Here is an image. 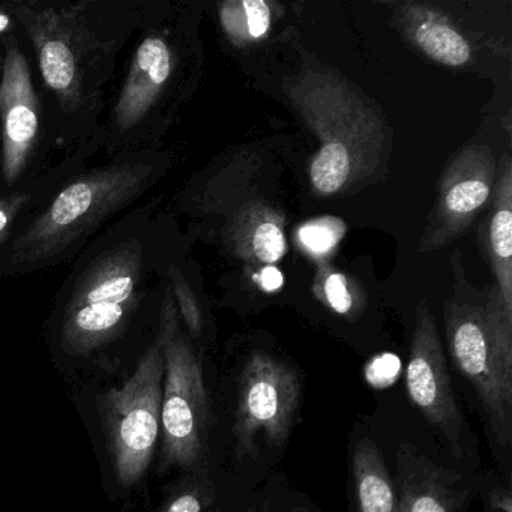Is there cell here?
Masks as SVG:
<instances>
[{
    "label": "cell",
    "mask_w": 512,
    "mask_h": 512,
    "mask_svg": "<svg viewBox=\"0 0 512 512\" xmlns=\"http://www.w3.org/2000/svg\"><path fill=\"white\" fill-rule=\"evenodd\" d=\"M283 88L319 139L308 167L317 194L344 193L379 172L388 145L386 122L352 83L328 68L305 65Z\"/></svg>",
    "instance_id": "cell-1"
},
{
    "label": "cell",
    "mask_w": 512,
    "mask_h": 512,
    "mask_svg": "<svg viewBox=\"0 0 512 512\" xmlns=\"http://www.w3.org/2000/svg\"><path fill=\"white\" fill-rule=\"evenodd\" d=\"M446 337L452 359L481 400L500 446L512 437V313L497 286L482 302L446 305Z\"/></svg>",
    "instance_id": "cell-2"
},
{
    "label": "cell",
    "mask_w": 512,
    "mask_h": 512,
    "mask_svg": "<svg viewBox=\"0 0 512 512\" xmlns=\"http://www.w3.org/2000/svg\"><path fill=\"white\" fill-rule=\"evenodd\" d=\"M146 163H124L71 182L17 238L8 265L34 269L50 262L140 196L151 176Z\"/></svg>",
    "instance_id": "cell-3"
},
{
    "label": "cell",
    "mask_w": 512,
    "mask_h": 512,
    "mask_svg": "<svg viewBox=\"0 0 512 512\" xmlns=\"http://www.w3.org/2000/svg\"><path fill=\"white\" fill-rule=\"evenodd\" d=\"M142 248L127 242L92 263L77 281L62 322L65 347L86 355L121 334L139 301Z\"/></svg>",
    "instance_id": "cell-4"
},
{
    "label": "cell",
    "mask_w": 512,
    "mask_h": 512,
    "mask_svg": "<svg viewBox=\"0 0 512 512\" xmlns=\"http://www.w3.org/2000/svg\"><path fill=\"white\" fill-rule=\"evenodd\" d=\"M163 379L164 346L158 338L130 380L101 397L107 446L122 487L136 485L151 466L161 430Z\"/></svg>",
    "instance_id": "cell-5"
},
{
    "label": "cell",
    "mask_w": 512,
    "mask_h": 512,
    "mask_svg": "<svg viewBox=\"0 0 512 512\" xmlns=\"http://www.w3.org/2000/svg\"><path fill=\"white\" fill-rule=\"evenodd\" d=\"M176 313L175 298L169 289L164 296L158 335L164 346L163 460L167 466L193 467L205 451L208 398L199 359L179 332Z\"/></svg>",
    "instance_id": "cell-6"
},
{
    "label": "cell",
    "mask_w": 512,
    "mask_h": 512,
    "mask_svg": "<svg viewBox=\"0 0 512 512\" xmlns=\"http://www.w3.org/2000/svg\"><path fill=\"white\" fill-rule=\"evenodd\" d=\"M16 16L37 50L47 88L65 110L80 109L88 95L89 71L97 41L73 11L19 4Z\"/></svg>",
    "instance_id": "cell-7"
},
{
    "label": "cell",
    "mask_w": 512,
    "mask_h": 512,
    "mask_svg": "<svg viewBox=\"0 0 512 512\" xmlns=\"http://www.w3.org/2000/svg\"><path fill=\"white\" fill-rule=\"evenodd\" d=\"M301 397L298 376L265 352L245 362L239 385L235 434L239 448L253 452L260 439L281 445L289 436Z\"/></svg>",
    "instance_id": "cell-8"
},
{
    "label": "cell",
    "mask_w": 512,
    "mask_h": 512,
    "mask_svg": "<svg viewBox=\"0 0 512 512\" xmlns=\"http://www.w3.org/2000/svg\"><path fill=\"white\" fill-rule=\"evenodd\" d=\"M496 182V160L488 146L476 143L460 149L440 179L436 206L430 215L422 250L443 247L466 232Z\"/></svg>",
    "instance_id": "cell-9"
},
{
    "label": "cell",
    "mask_w": 512,
    "mask_h": 512,
    "mask_svg": "<svg viewBox=\"0 0 512 512\" xmlns=\"http://www.w3.org/2000/svg\"><path fill=\"white\" fill-rule=\"evenodd\" d=\"M406 385L413 404L430 424L442 430L455 449L461 437V416L446 370L445 355L433 314L419 305L407 362Z\"/></svg>",
    "instance_id": "cell-10"
},
{
    "label": "cell",
    "mask_w": 512,
    "mask_h": 512,
    "mask_svg": "<svg viewBox=\"0 0 512 512\" xmlns=\"http://www.w3.org/2000/svg\"><path fill=\"white\" fill-rule=\"evenodd\" d=\"M0 127L4 176L14 184L22 175L40 133V104L28 61L16 44L8 46L0 80Z\"/></svg>",
    "instance_id": "cell-11"
},
{
    "label": "cell",
    "mask_w": 512,
    "mask_h": 512,
    "mask_svg": "<svg viewBox=\"0 0 512 512\" xmlns=\"http://www.w3.org/2000/svg\"><path fill=\"white\" fill-rule=\"evenodd\" d=\"M173 70L169 44L161 37H148L131 59L127 79L116 103L119 130L128 131L140 124L160 98Z\"/></svg>",
    "instance_id": "cell-12"
},
{
    "label": "cell",
    "mask_w": 512,
    "mask_h": 512,
    "mask_svg": "<svg viewBox=\"0 0 512 512\" xmlns=\"http://www.w3.org/2000/svg\"><path fill=\"white\" fill-rule=\"evenodd\" d=\"M493 208L488 221L487 251L497 289L512 313V164L505 155L494 182Z\"/></svg>",
    "instance_id": "cell-13"
},
{
    "label": "cell",
    "mask_w": 512,
    "mask_h": 512,
    "mask_svg": "<svg viewBox=\"0 0 512 512\" xmlns=\"http://www.w3.org/2000/svg\"><path fill=\"white\" fill-rule=\"evenodd\" d=\"M406 34L428 58L446 67H463L472 58V47L443 14L410 4L403 13Z\"/></svg>",
    "instance_id": "cell-14"
},
{
    "label": "cell",
    "mask_w": 512,
    "mask_h": 512,
    "mask_svg": "<svg viewBox=\"0 0 512 512\" xmlns=\"http://www.w3.org/2000/svg\"><path fill=\"white\" fill-rule=\"evenodd\" d=\"M233 238L239 253L266 265L277 263L287 251L283 221L263 205L247 206L239 212Z\"/></svg>",
    "instance_id": "cell-15"
},
{
    "label": "cell",
    "mask_w": 512,
    "mask_h": 512,
    "mask_svg": "<svg viewBox=\"0 0 512 512\" xmlns=\"http://www.w3.org/2000/svg\"><path fill=\"white\" fill-rule=\"evenodd\" d=\"M353 478L361 512H400L398 496L377 446L364 440L353 454Z\"/></svg>",
    "instance_id": "cell-16"
},
{
    "label": "cell",
    "mask_w": 512,
    "mask_h": 512,
    "mask_svg": "<svg viewBox=\"0 0 512 512\" xmlns=\"http://www.w3.org/2000/svg\"><path fill=\"white\" fill-rule=\"evenodd\" d=\"M400 512H454V493L446 487L439 470L418 463L401 472Z\"/></svg>",
    "instance_id": "cell-17"
},
{
    "label": "cell",
    "mask_w": 512,
    "mask_h": 512,
    "mask_svg": "<svg viewBox=\"0 0 512 512\" xmlns=\"http://www.w3.org/2000/svg\"><path fill=\"white\" fill-rule=\"evenodd\" d=\"M220 19L235 43H253L268 34L271 8L263 0H232L221 5Z\"/></svg>",
    "instance_id": "cell-18"
},
{
    "label": "cell",
    "mask_w": 512,
    "mask_h": 512,
    "mask_svg": "<svg viewBox=\"0 0 512 512\" xmlns=\"http://www.w3.org/2000/svg\"><path fill=\"white\" fill-rule=\"evenodd\" d=\"M346 235V224L337 217H322L308 221L298 232V241L311 256L331 253Z\"/></svg>",
    "instance_id": "cell-19"
},
{
    "label": "cell",
    "mask_w": 512,
    "mask_h": 512,
    "mask_svg": "<svg viewBox=\"0 0 512 512\" xmlns=\"http://www.w3.org/2000/svg\"><path fill=\"white\" fill-rule=\"evenodd\" d=\"M316 290L319 298H322L335 313L350 316L355 311L356 296L346 275L326 271V274H323L322 283L316 286Z\"/></svg>",
    "instance_id": "cell-20"
},
{
    "label": "cell",
    "mask_w": 512,
    "mask_h": 512,
    "mask_svg": "<svg viewBox=\"0 0 512 512\" xmlns=\"http://www.w3.org/2000/svg\"><path fill=\"white\" fill-rule=\"evenodd\" d=\"M170 283H172L170 290H172L173 298L178 304L179 311H181L188 329H190L191 334L199 335L203 326L202 310H200L193 289L185 280L184 275L175 268L170 269Z\"/></svg>",
    "instance_id": "cell-21"
},
{
    "label": "cell",
    "mask_w": 512,
    "mask_h": 512,
    "mask_svg": "<svg viewBox=\"0 0 512 512\" xmlns=\"http://www.w3.org/2000/svg\"><path fill=\"white\" fill-rule=\"evenodd\" d=\"M29 197L26 194H13V196L0 199V245L4 244L10 233L11 226L16 221L22 206L28 202Z\"/></svg>",
    "instance_id": "cell-22"
},
{
    "label": "cell",
    "mask_w": 512,
    "mask_h": 512,
    "mask_svg": "<svg viewBox=\"0 0 512 512\" xmlns=\"http://www.w3.org/2000/svg\"><path fill=\"white\" fill-rule=\"evenodd\" d=\"M202 508V497L194 491H187L173 499L164 512H202Z\"/></svg>",
    "instance_id": "cell-23"
},
{
    "label": "cell",
    "mask_w": 512,
    "mask_h": 512,
    "mask_svg": "<svg viewBox=\"0 0 512 512\" xmlns=\"http://www.w3.org/2000/svg\"><path fill=\"white\" fill-rule=\"evenodd\" d=\"M259 284L265 292H277L283 287L284 277L280 269L275 266L268 265L260 271Z\"/></svg>",
    "instance_id": "cell-24"
},
{
    "label": "cell",
    "mask_w": 512,
    "mask_h": 512,
    "mask_svg": "<svg viewBox=\"0 0 512 512\" xmlns=\"http://www.w3.org/2000/svg\"><path fill=\"white\" fill-rule=\"evenodd\" d=\"M491 500H493V505L496 506L497 509L503 512H511V496H509L508 491L496 490L491 496Z\"/></svg>",
    "instance_id": "cell-25"
},
{
    "label": "cell",
    "mask_w": 512,
    "mask_h": 512,
    "mask_svg": "<svg viewBox=\"0 0 512 512\" xmlns=\"http://www.w3.org/2000/svg\"><path fill=\"white\" fill-rule=\"evenodd\" d=\"M13 17L7 13V11L2 10L0 8V35L7 34L11 28H13Z\"/></svg>",
    "instance_id": "cell-26"
}]
</instances>
